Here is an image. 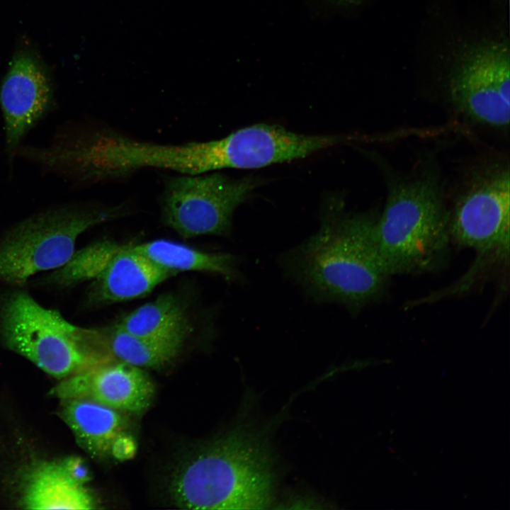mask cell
<instances>
[{"mask_svg":"<svg viewBox=\"0 0 510 510\" xmlns=\"http://www.w3.org/2000/svg\"><path fill=\"white\" fill-rule=\"evenodd\" d=\"M378 215L346 212L334 201L319 229L282 254L283 273L317 302H335L357 311L383 293L390 277L374 236Z\"/></svg>","mask_w":510,"mask_h":510,"instance_id":"6da1fadb","label":"cell"},{"mask_svg":"<svg viewBox=\"0 0 510 510\" xmlns=\"http://www.w3.org/2000/svg\"><path fill=\"white\" fill-rule=\"evenodd\" d=\"M273 482L266 448L249 431L236 430L183 462L169 487L181 509H255L271 504Z\"/></svg>","mask_w":510,"mask_h":510,"instance_id":"7a4b0ae2","label":"cell"},{"mask_svg":"<svg viewBox=\"0 0 510 510\" xmlns=\"http://www.w3.org/2000/svg\"><path fill=\"white\" fill-rule=\"evenodd\" d=\"M448 220L435 176L394 183L374 230L376 247L389 276L432 272L442 266L451 242Z\"/></svg>","mask_w":510,"mask_h":510,"instance_id":"3957f363","label":"cell"},{"mask_svg":"<svg viewBox=\"0 0 510 510\" xmlns=\"http://www.w3.org/2000/svg\"><path fill=\"white\" fill-rule=\"evenodd\" d=\"M0 340L60 380L108 362L106 334L72 324L21 290L0 300Z\"/></svg>","mask_w":510,"mask_h":510,"instance_id":"277c9868","label":"cell"},{"mask_svg":"<svg viewBox=\"0 0 510 510\" xmlns=\"http://www.w3.org/2000/svg\"><path fill=\"white\" fill-rule=\"evenodd\" d=\"M128 210L125 204H68L18 222L0 237V280L23 286L39 272L63 266L81 234Z\"/></svg>","mask_w":510,"mask_h":510,"instance_id":"5b68a950","label":"cell"},{"mask_svg":"<svg viewBox=\"0 0 510 510\" xmlns=\"http://www.w3.org/2000/svg\"><path fill=\"white\" fill-rule=\"evenodd\" d=\"M450 241L477 255L473 268L509 264L510 174L509 165L491 164L468 179L449 212Z\"/></svg>","mask_w":510,"mask_h":510,"instance_id":"8992f818","label":"cell"},{"mask_svg":"<svg viewBox=\"0 0 510 510\" xmlns=\"http://www.w3.org/2000/svg\"><path fill=\"white\" fill-rule=\"evenodd\" d=\"M260 181L232 178L220 172L165 176L159 203L164 224L185 239L229 237L236 209Z\"/></svg>","mask_w":510,"mask_h":510,"instance_id":"52a82bcc","label":"cell"},{"mask_svg":"<svg viewBox=\"0 0 510 510\" xmlns=\"http://www.w3.org/2000/svg\"><path fill=\"white\" fill-rule=\"evenodd\" d=\"M510 52L504 40H484L465 46L448 80L454 108L469 119L497 128L510 119Z\"/></svg>","mask_w":510,"mask_h":510,"instance_id":"ba28073f","label":"cell"},{"mask_svg":"<svg viewBox=\"0 0 510 510\" xmlns=\"http://www.w3.org/2000/svg\"><path fill=\"white\" fill-rule=\"evenodd\" d=\"M53 105V84L45 64L30 50L17 51L0 86L6 152L10 160L22 139Z\"/></svg>","mask_w":510,"mask_h":510,"instance_id":"9c48e42d","label":"cell"},{"mask_svg":"<svg viewBox=\"0 0 510 510\" xmlns=\"http://www.w3.org/2000/svg\"><path fill=\"white\" fill-rule=\"evenodd\" d=\"M52 392L60 400L87 399L118 411L140 414L150 405L154 387L139 367L106 362L61 380Z\"/></svg>","mask_w":510,"mask_h":510,"instance_id":"30bf717a","label":"cell"},{"mask_svg":"<svg viewBox=\"0 0 510 510\" xmlns=\"http://www.w3.org/2000/svg\"><path fill=\"white\" fill-rule=\"evenodd\" d=\"M176 273L127 246H118L94 277L88 302L100 305L142 298Z\"/></svg>","mask_w":510,"mask_h":510,"instance_id":"8fae6325","label":"cell"},{"mask_svg":"<svg viewBox=\"0 0 510 510\" xmlns=\"http://www.w3.org/2000/svg\"><path fill=\"white\" fill-rule=\"evenodd\" d=\"M84 483L72 471L68 460L42 462L27 474L21 504L27 509L95 508V501Z\"/></svg>","mask_w":510,"mask_h":510,"instance_id":"7c38bea8","label":"cell"},{"mask_svg":"<svg viewBox=\"0 0 510 510\" xmlns=\"http://www.w3.org/2000/svg\"><path fill=\"white\" fill-rule=\"evenodd\" d=\"M60 414L86 453L102 458L112 453L124 435L125 419L119 411L87 399L60 400Z\"/></svg>","mask_w":510,"mask_h":510,"instance_id":"4fadbf2b","label":"cell"},{"mask_svg":"<svg viewBox=\"0 0 510 510\" xmlns=\"http://www.w3.org/2000/svg\"><path fill=\"white\" fill-rule=\"evenodd\" d=\"M127 247L174 272L203 271L219 274L230 280L242 278L238 269L239 258L232 254L205 252L166 239H156Z\"/></svg>","mask_w":510,"mask_h":510,"instance_id":"5bb4252c","label":"cell"},{"mask_svg":"<svg viewBox=\"0 0 510 510\" xmlns=\"http://www.w3.org/2000/svg\"><path fill=\"white\" fill-rule=\"evenodd\" d=\"M116 327L146 339L186 337L191 327L186 307L177 296L164 293L124 317Z\"/></svg>","mask_w":510,"mask_h":510,"instance_id":"9a60e30c","label":"cell"},{"mask_svg":"<svg viewBox=\"0 0 510 510\" xmlns=\"http://www.w3.org/2000/svg\"><path fill=\"white\" fill-rule=\"evenodd\" d=\"M107 337L110 351L121 361L137 367L160 368L179 353L186 337L146 339L118 327Z\"/></svg>","mask_w":510,"mask_h":510,"instance_id":"2e32d148","label":"cell"},{"mask_svg":"<svg viewBox=\"0 0 510 510\" xmlns=\"http://www.w3.org/2000/svg\"><path fill=\"white\" fill-rule=\"evenodd\" d=\"M333 1L339 2V3H348V2H352L355 0H333Z\"/></svg>","mask_w":510,"mask_h":510,"instance_id":"e0dca14e","label":"cell"}]
</instances>
